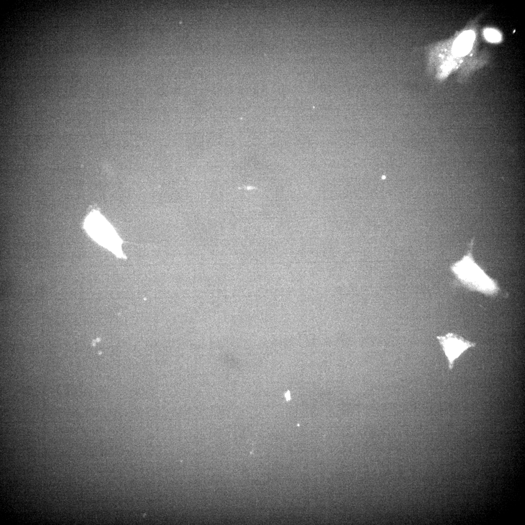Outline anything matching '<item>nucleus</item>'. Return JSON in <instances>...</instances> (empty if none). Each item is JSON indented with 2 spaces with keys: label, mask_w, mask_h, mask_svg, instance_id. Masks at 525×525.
Returning <instances> with one entry per match:
<instances>
[{
  "label": "nucleus",
  "mask_w": 525,
  "mask_h": 525,
  "mask_svg": "<svg viewBox=\"0 0 525 525\" xmlns=\"http://www.w3.org/2000/svg\"><path fill=\"white\" fill-rule=\"evenodd\" d=\"M472 245L462 259L452 265L451 270L468 288L488 295L495 294L498 290L497 285L474 262L471 252Z\"/></svg>",
  "instance_id": "nucleus-1"
},
{
  "label": "nucleus",
  "mask_w": 525,
  "mask_h": 525,
  "mask_svg": "<svg viewBox=\"0 0 525 525\" xmlns=\"http://www.w3.org/2000/svg\"><path fill=\"white\" fill-rule=\"evenodd\" d=\"M84 227L88 234L99 244L120 252L122 241L108 221L100 213H90Z\"/></svg>",
  "instance_id": "nucleus-2"
},
{
  "label": "nucleus",
  "mask_w": 525,
  "mask_h": 525,
  "mask_svg": "<svg viewBox=\"0 0 525 525\" xmlns=\"http://www.w3.org/2000/svg\"><path fill=\"white\" fill-rule=\"evenodd\" d=\"M443 350L449 362V368L452 369L455 360L474 344L465 340L457 334L449 333L445 336L438 337Z\"/></svg>",
  "instance_id": "nucleus-3"
},
{
  "label": "nucleus",
  "mask_w": 525,
  "mask_h": 525,
  "mask_svg": "<svg viewBox=\"0 0 525 525\" xmlns=\"http://www.w3.org/2000/svg\"><path fill=\"white\" fill-rule=\"evenodd\" d=\"M474 38V34L472 31L462 33L455 42V52L458 55L466 54L471 49Z\"/></svg>",
  "instance_id": "nucleus-4"
},
{
  "label": "nucleus",
  "mask_w": 525,
  "mask_h": 525,
  "mask_svg": "<svg viewBox=\"0 0 525 525\" xmlns=\"http://www.w3.org/2000/svg\"><path fill=\"white\" fill-rule=\"evenodd\" d=\"M484 35L487 40L491 42H498L501 39V35L497 31L489 29L484 32Z\"/></svg>",
  "instance_id": "nucleus-5"
},
{
  "label": "nucleus",
  "mask_w": 525,
  "mask_h": 525,
  "mask_svg": "<svg viewBox=\"0 0 525 525\" xmlns=\"http://www.w3.org/2000/svg\"><path fill=\"white\" fill-rule=\"evenodd\" d=\"M285 397H286V398H287V400H289V399H290V394H289V392H287V393H286V394H285Z\"/></svg>",
  "instance_id": "nucleus-6"
}]
</instances>
